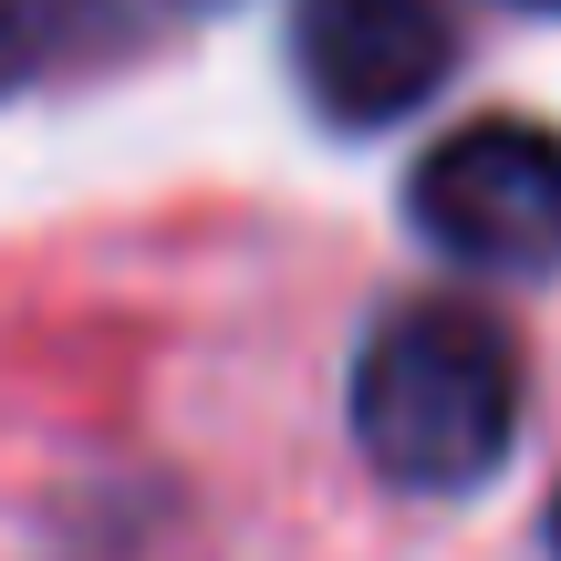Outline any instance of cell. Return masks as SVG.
Wrapping results in <instances>:
<instances>
[{"instance_id": "obj_3", "label": "cell", "mask_w": 561, "mask_h": 561, "mask_svg": "<svg viewBox=\"0 0 561 561\" xmlns=\"http://www.w3.org/2000/svg\"><path fill=\"white\" fill-rule=\"evenodd\" d=\"M458 62L437 0H291V73L333 125H396Z\"/></svg>"}, {"instance_id": "obj_2", "label": "cell", "mask_w": 561, "mask_h": 561, "mask_svg": "<svg viewBox=\"0 0 561 561\" xmlns=\"http://www.w3.org/2000/svg\"><path fill=\"white\" fill-rule=\"evenodd\" d=\"M405 208L447 261L541 280V271H561V136L530 115L458 125V136H437L416 157Z\"/></svg>"}, {"instance_id": "obj_6", "label": "cell", "mask_w": 561, "mask_h": 561, "mask_svg": "<svg viewBox=\"0 0 561 561\" xmlns=\"http://www.w3.org/2000/svg\"><path fill=\"white\" fill-rule=\"evenodd\" d=\"M541 11H561V0H541Z\"/></svg>"}, {"instance_id": "obj_4", "label": "cell", "mask_w": 561, "mask_h": 561, "mask_svg": "<svg viewBox=\"0 0 561 561\" xmlns=\"http://www.w3.org/2000/svg\"><path fill=\"white\" fill-rule=\"evenodd\" d=\"M62 21H73V0H0V83H11L21 62L62 32Z\"/></svg>"}, {"instance_id": "obj_1", "label": "cell", "mask_w": 561, "mask_h": 561, "mask_svg": "<svg viewBox=\"0 0 561 561\" xmlns=\"http://www.w3.org/2000/svg\"><path fill=\"white\" fill-rule=\"evenodd\" d=\"M354 437L396 489H479L520 437V354L479 301H405L354 364Z\"/></svg>"}, {"instance_id": "obj_5", "label": "cell", "mask_w": 561, "mask_h": 561, "mask_svg": "<svg viewBox=\"0 0 561 561\" xmlns=\"http://www.w3.org/2000/svg\"><path fill=\"white\" fill-rule=\"evenodd\" d=\"M551 551H561V500H551Z\"/></svg>"}]
</instances>
